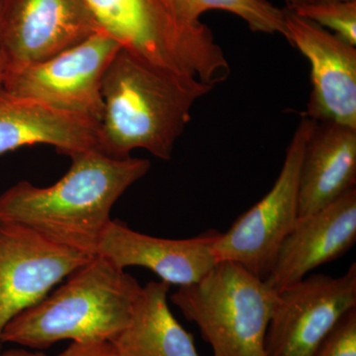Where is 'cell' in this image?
Wrapping results in <instances>:
<instances>
[{
    "label": "cell",
    "instance_id": "1",
    "mask_svg": "<svg viewBox=\"0 0 356 356\" xmlns=\"http://www.w3.org/2000/svg\"><path fill=\"white\" fill-rule=\"evenodd\" d=\"M70 158V170L55 184L20 181L0 194V221L24 225L51 242L93 257L115 203L147 175L151 161L113 158L99 149Z\"/></svg>",
    "mask_w": 356,
    "mask_h": 356
},
{
    "label": "cell",
    "instance_id": "7",
    "mask_svg": "<svg viewBox=\"0 0 356 356\" xmlns=\"http://www.w3.org/2000/svg\"><path fill=\"white\" fill-rule=\"evenodd\" d=\"M120 49L116 40L100 30L43 62L14 69L4 67L1 86L13 95L100 122L103 77Z\"/></svg>",
    "mask_w": 356,
    "mask_h": 356
},
{
    "label": "cell",
    "instance_id": "17",
    "mask_svg": "<svg viewBox=\"0 0 356 356\" xmlns=\"http://www.w3.org/2000/svg\"><path fill=\"white\" fill-rule=\"evenodd\" d=\"M173 9L185 22L198 24L208 11L221 10L236 15L250 31L284 34L285 8L269 0H170Z\"/></svg>",
    "mask_w": 356,
    "mask_h": 356
},
{
    "label": "cell",
    "instance_id": "18",
    "mask_svg": "<svg viewBox=\"0 0 356 356\" xmlns=\"http://www.w3.org/2000/svg\"><path fill=\"white\" fill-rule=\"evenodd\" d=\"M356 47V0H334L293 11Z\"/></svg>",
    "mask_w": 356,
    "mask_h": 356
},
{
    "label": "cell",
    "instance_id": "19",
    "mask_svg": "<svg viewBox=\"0 0 356 356\" xmlns=\"http://www.w3.org/2000/svg\"><path fill=\"white\" fill-rule=\"evenodd\" d=\"M313 356H356V307L344 314Z\"/></svg>",
    "mask_w": 356,
    "mask_h": 356
},
{
    "label": "cell",
    "instance_id": "3",
    "mask_svg": "<svg viewBox=\"0 0 356 356\" xmlns=\"http://www.w3.org/2000/svg\"><path fill=\"white\" fill-rule=\"evenodd\" d=\"M140 289L125 269L96 254L14 317L1 343L41 351L63 341H111L128 324Z\"/></svg>",
    "mask_w": 356,
    "mask_h": 356
},
{
    "label": "cell",
    "instance_id": "9",
    "mask_svg": "<svg viewBox=\"0 0 356 356\" xmlns=\"http://www.w3.org/2000/svg\"><path fill=\"white\" fill-rule=\"evenodd\" d=\"M91 257L51 242L24 225L0 221V353L6 325Z\"/></svg>",
    "mask_w": 356,
    "mask_h": 356
},
{
    "label": "cell",
    "instance_id": "20",
    "mask_svg": "<svg viewBox=\"0 0 356 356\" xmlns=\"http://www.w3.org/2000/svg\"><path fill=\"white\" fill-rule=\"evenodd\" d=\"M58 356H118L109 341L72 343Z\"/></svg>",
    "mask_w": 356,
    "mask_h": 356
},
{
    "label": "cell",
    "instance_id": "15",
    "mask_svg": "<svg viewBox=\"0 0 356 356\" xmlns=\"http://www.w3.org/2000/svg\"><path fill=\"white\" fill-rule=\"evenodd\" d=\"M356 184V128L313 120L299 177V217L341 198Z\"/></svg>",
    "mask_w": 356,
    "mask_h": 356
},
{
    "label": "cell",
    "instance_id": "12",
    "mask_svg": "<svg viewBox=\"0 0 356 356\" xmlns=\"http://www.w3.org/2000/svg\"><path fill=\"white\" fill-rule=\"evenodd\" d=\"M220 234L210 229L181 240L156 238L112 220L96 254L106 257L122 269L145 267L168 284L184 286L197 282L217 264L213 247Z\"/></svg>",
    "mask_w": 356,
    "mask_h": 356
},
{
    "label": "cell",
    "instance_id": "13",
    "mask_svg": "<svg viewBox=\"0 0 356 356\" xmlns=\"http://www.w3.org/2000/svg\"><path fill=\"white\" fill-rule=\"evenodd\" d=\"M356 241V188L327 207L299 217L282 243L267 282L276 290L290 286L322 264L339 259Z\"/></svg>",
    "mask_w": 356,
    "mask_h": 356
},
{
    "label": "cell",
    "instance_id": "11",
    "mask_svg": "<svg viewBox=\"0 0 356 356\" xmlns=\"http://www.w3.org/2000/svg\"><path fill=\"white\" fill-rule=\"evenodd\" d=\"M283 36L311 65L312 90L304 116L356 128L355 47L288 9Z\"/></svg>",
    "mask_w": 356,
    "mask_h": 356
},
{
    "label": "cell",
    "instance_id": "14",
    "mask_svg": "<svg viewBox=\"0 0 356 356\" xmlns=\"http://www.w3.org/2000/svg\"><path fill=\"white\" fill-rule=\"evenodd\" d=\"M100 135L95 119L13 95L0 84V156L32 145H49L69 156L102 151Z\"/></svg>",
    "mask_w": 356,
    "mask_h": 356
},
{
    "label": "cell",
    "instance_id": "23",
    "mask_svg": "<svg viewBox=\"0 0 356 356\" xmlns=\"http://www.w3.org/2000/svg\"><path fill=\"white\" fill-rule=\"evenodd\" d=\"M4 67H6V60H4L2 54L0 53V84H1L2 76H3Z\"/></svg>",
    "mask_w": 356,
    "mask_h": 356
},
{
    "label": "cell",
    "instance_id": "16",
    "mask_svg": "<svg viewBox=\"0 0 356 356\" xmlns=\"http://www.w3.org/2000/svg\"><path fill=\"white\" fill-rule=\"evenodd\" d=\"M170 285L151 281L140 289L126 327L109 341L118 356H199L191 332L175 318Z\"/></svg>",
    "mask_w": 356,
    "mask_h": 356
},
{
    "label": "cell",
    "instance_id": "8",
    "mask_svg": "<svg viewBox=\"0 0 356 356\" xmlns=\"http://www.w3.org/2000/svg\"><path fill=\"white\" fill-rule=\"evenodd\" d=\"M356 307V264L343 275L314 274L278 291L266 356H313L344 314Z\"/></svg>",
    "mask_w": 356,
    "mask_h": 356
},
{
    "label": "cell",
    "instance_id": "21",
    "mask_svg": "<svg viewBox=\"0 0 356 356\" xmlns=\"http://www.w3.org/2000/svg\"><path fill=\"white\" fill-rule=\"evenodd\" d=\"M285 3L284 8L294 11L301 7L312 6V4L323 3V2L334 1V0H283Z\"/></svg>",
    "mask_w": 356,
    "mask_h": 356
},
{
    "label": "cell",
    "instance_id": "2",
    "mask_svg": "<svg viewBox=\"0 0 356 356\" xmlns=\"http://www.w3.org/2000/svg\"><path fill=\"white\" fill-rule=\"evenodd\" d=\"M212 88L121 47L103 77L102 151L124 159L142 149L170 161L175 143L191 120L194 104Z\"/></svg>",
    "mask_w": 356,
    "mask_h": 356
},
{
    "label": "cell",
    "instance_id": "4",
    "mask_svg": "<svg viewBox=\"0 0 356 356\" xmlns=\"http://www.w3.org/2000/svg\"><path fill=\"white\" fill-rule=\"evenodd\" d=\"M100 29L161 69L208 86L231 74L224 51L203 22H185L170 0H84Z\"/></svg>",
    "mask_w": 356,
    "mask_h": 356
},
{
    "label": "cell",
    "instance_id": "6",
    "mask_svg": "<svg viewBox=\"0 0 356 356\" xmlns=\"http://www.w3.org/2000/svg\"><path fill=\"white\" fill-rule=\"evenodd\" d=\"M312 125L313 120L302 117L273 188L220 234L213 247L217 262H236L257 277H268L281 245L299 218L300 168Z\"/></svg>",
    "mask_w": 356,
    "mask_h": 356
},
{
    "label": "cell",
    "instance_id": "10",
    "mask_svg": "<svg viewBox=\"0 0 356 356\" xmlns=\"http://www.w3.org/2000/svg\"><path fill=\"white\" fill-rule=\"evenodd\" d=\"M100 30L84 0H0L6 69L43 62Z\"/></svg>",
    "mask_w": 356,
    "mask_h": 356
},
{
    "label": "cell",
    "instance_id": "5",
    "mask_svg": "<svg viewBox=\"0 0 356 356\" xmlns=\"http://www.w3.org/2000/svg\"><path fill=\"white\" fill-rule=\"evenodd\" d=\"M278 291L233 261H219L170 300L195 323L214 356H266V337Z\"/></svg>",
    "mask_w": 356,
    "mask_h": 356
},
{
    "label": "cell",
    "instance_id": "22",
    "mask_svg": "<svg viewBox=\"0 0 356 356\" xmlns=\"http://www.w3.org/2000/svg\"><path fill=\"white\" fill-rule=\"evenodd\" d=\"M0 356H46L42 351L29 350V348H13L0 353Z\"/></svg>",
    "mask_w": 356,
    "mask_h": 356
}]
</instances>
